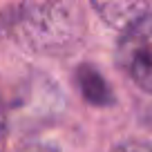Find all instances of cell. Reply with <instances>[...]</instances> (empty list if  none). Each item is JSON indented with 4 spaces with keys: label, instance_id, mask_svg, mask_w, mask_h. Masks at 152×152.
<instances>
[{
    "label": "cell",
    "instance_id": "cell-1",
    "mask_svg": "<svg viewBox=\"0 0 152 152\" xmlns=\"http://www.w3.org/2000/svg\"><path fill=\"white\" fill-rule=\"evenodd\" d=\"M18 11L14 16L16 31L31 47H56L74 34V16H69V7L65 5H25Z\"/></svg>",
    "mask_w": 152,
    "mask_h": 152
},
{
    "label": "cell",
    "instance_id": "cell-2",
    "mask_svg": "<svg viewBox=\"0 0 152 152\" xmlns=\"http://www.w3.org/2000/svg\"><path fill=\"white\" fill-rule=\"evenodd\" d=\"M116 63L130 81L152 94V14H143L123 29Z\"/></svg>",
    "mask_w": 152,
    "mask_h": 152
},
{
    "label": "cell",
    "instance_id": "cell-3",
    "mask_svg": "<svg viewBox=\"0 0 152 152\" xmlns=\"http://www.w3.org/2000/svg\"><path fill=\"white\" fill-rule=\"evenodd\" d=\"M76 85H78V90H81L83 99L87 103L99 105V107L114 103L112 87H110V83L103 78V74L94 65H81L76 69Z\"/></svg>",
    "mask_w": 152,
    "mask_h": 152
},
{
    "label": "cell",
    "instance_id": "cell-4",
    "mask_svg": "<svg viewBox=\"0 0 152 152\" xmlns=\"http://www.w3.org/2000/svg\"><path fill=\"white\" fill-rule=\"evenodd\" d=\"M94 9L107 20L110 25H116V27H128L132 25L137 18L143 16V5H137V2H94Z\"/></svg>",
    "mask_w": 152,
    "mask_h": 152
},
{
    "label": "cell",
    "instance_id": "cell-5",
    "mask_svg": "<svg viewBox=\"0 0 152 152\" xmlns=\"http://www.w3.org/2000/svg\"><path fill=\"white\" fill-rule=\"evenodd\" d=\"M5 145H7V110L0 99V152H5Z\"/></svg>",
    "mask_w": 152,
    "mask_h": 152
},
{
    "label": "cell",
    "instance_id": "cell-6",
    "mask_svg": "<svg viewBox=\"0 0 152 152\" xmlns=\"http://www.w3.org/2000/svg\"><path fill=\"white\" fill-rule=\"evenodd\" d=\"M112 152H152V145H148V143H137V141H132V143H123V145L114 148Z\"/></svg>",
    "mask_w": 152,
    "mask_h": 152
},
{
    "label": "cell",
    "instance_id": "cell-7",
    "mask_svg": "<svg viewBox=\"0 0 152 152\" xmlns=\"http://www.w3.org/2000/svg\"><path fill=\"white\" fill-rule=\"evenodd\" d=\"M18 152H58L54 145L49 143H40V141H34V143H25Z\"/></svg>",
    "mask_w": 152,
    "mask_h": 152
}]
</instances>
